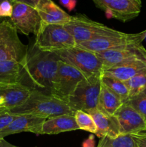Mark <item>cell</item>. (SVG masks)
<instances>
[{
	"label": "cell",
	"mask_w": 146,
	"mask_h": 147,
	"mask_svg": "<svg viewBox=\"0 0 146 147\" xmlns=\"http://www.w3.org/2000/svg\"><path fill=\"white\" fill-rule=\"evenodd\" d=\"M60 59L55 53L40 50L32 45L28 49L22 64L21 83L27 79L28 87L36 90H45L50 94L52 82L57 73Z\"/></svg>",
	"instance_id": "6da1fadb"
},
{
	"label": "cell",
	"mask_w": 146,
	"mask_h": 147,
	"mask_svg": "<svg viewBox=\"0 0 146 147\" xmlns=\"http://www.w3.org/2000/svg\"><path fill=\"white\" fill-rule=\"evenodd\" d=\"M9 112L15 115L30 114L45 119L75 113L67 103L36 89H31L29 96L23 104L11 109Z\"/></svg>",
	"instance_id": "7a4b0ae2"
},
{
	"label": "cell",
	"mask_w": 146,
	"mask_h": 147,
	"mask_svg": "<svg viewBox=\"0 0 146 147\" xmlns=\"http://www.w3.org/2000/svg\"><path fill=\"white\" fill-rule=\"evenodd\" d=\"M64 26L73 36L77 45L99 37L120 35L123 33L93 21L82 14L71 16L70 21Z\"/></svg>",
	"instance_id": "3957f363"
},
{
	"label": "cell",
	"mask_w": 146,
	"mask_h": 147,
	"mask_svg": "<svg viewBox=\"0 0 146 147\" xmlns=\"http://www.w3.org/2000/svg\"><path fill=\"white\" fill-rule=\"evenodd\" d=\"M34 45L40 50L50 53H55L77 45L73 36L64 25L42 22L36 34Z\"/></svg>",
	"instance_id": "277c9868"
},
{
	"label": "cell",
	"mask_w": 146,
	"mask_h": 147,
	"mask_svg": "<svg viewBox=\"0 0 146 147\" xmlns=\"http://www.w3.org/2000/svg\"><path fill=\"white\" fill-rule=\"evenodd\" d=\"M54 53L60 60L78 70L86 79L102 75V64L92 52L75 46Z\"/></svg>",
	"instance_id": "5b68a950"
},
{
	"label": "cell",
	"mask_w": 146,
	"mask_h": 147,
	"mask_svg": "<svg viewBox=\"0 0 146 147\" xmlns=\"http://www.w3.org/2000/svg\"><path fill=\"white\" fill-rule=\"evenodd\" d=\"M28 49L19 40L17 30L10 20L0 22V60L22 63Z\"/></svg>",
	"instance_id": "8992f818"
},
{
	"label": "cell",
	"mask_w": 146,
	"mask_h": 147,
	"mask_svg": "<svg viewBox=\"0 0 146 147\" xmlns=\"http://www.w3.org/2000/svg\"><path fill=\"white\" fill-rule=\"evenodd\" d=\"M84 78L78 70L60 60L57 73L52 82L50 94L58 100L67 103L79 83Z\"/></svg>",
	"instance_id": "52a82bcc"
},
{
	"label": "cell",
	"mask_w": 146,
	"mask_h": 147,
	"mask_svg": "<svg viewBox=\"0 0 146 147\" xmlns=\"http://www.w3.org/2000/svg\"><path fill=\"white\" fill-rule=\"evenodd\" d=\"M102 75L94 76L90 78H84L80 82L74 90L67 104L74 111H83L87 112L97 109L101 87Z\"/></svg>",
	"instance_id": "ba28073f"
},
{
	"label": "cell",
	"mask_w": 146,
	"mask_h": 147,
	"mask_svg": "<svg viewBox=\"0 0 146 147\" xmlns=\"http://www.w3.org/2000/svg\"><path fill=\"white\" fill-rule=\"evenodd\" d=\"M146 37V30L135 34L122 33L120 35L103 37L77 45V47L92 53L124 49L141 45Z\"/></svg>",
	"instance_id": "9c48e42d"
},
{
	"label": "cell",
	"mask_w": 146,
	"mask_h": 147,
	"mask_svg": "<svg viewBox=\"0 0 146 147\" xmlns=\"http://www.w3.org/2000/svg\"><path fill=\"white\" fill-rule=\"evenodd\" d=\"M93 53L102 64V70L136 62H146V49L142 44L120 50Z\"/></svg>",
	"instance_id": "30bf717a"
},
{
	"label": "cell",
	"mask_w": 146,
	"mask_h": 147,
	"mask_svg": "<svg viewBox=\"0 0 146 147\" xmlns=\"http://www.w3.org/2000/svg\"><path fill=\"white\" fill-rule=\"evenodd\" d=\"M10 21L17 30L25 35H36L42 20L35 7L22 2L13 3V12Z\"/></svg>",
	"instance_id": "8fae6325"
},
{
	"label": "cell",
	"mask_w": 146,
	"mask_h": 147,
	"mask_svg": "<svg viewBox=\"0 0 146 147\" xmlns=\"http://www.w3.org/2000/svg\"><path fill=\"white\" fill-rule=\"evenodd\" d=\"M119 124L120 134H133L146 130V121L128 103H123L113 115Z\"/></svg>",
	"instance_id": "7c38bea8"
},
{
	"label": "cell",
	"mask_w": 146,
	"mask_h": 147,
	"mask_svg": "<svg viewBox=\"0 0 146 147\" xmlns=\"http://www.w3.org/2000/svg\"><path fill=\"white\" fill-rule=\"evenodd\" d=\"M31 90L21 83L0 85V112L9 111L21 106L29 98Z\"/></svg>",
	"instance_id": "4fadbf2b"
},
{
	"label": "cell",
	"mask_w": 146,
	"mask_h": 147,
	"mask_svg": "<svg viewBox=\"0 0 146 147\" xmlns=\"http://www.w3.org/2000/svg\"><path fill=\"white\" fill-rule=\"evenodd\" d=\"M47 119L30 114L17 115V117L0 133V139L21 132L42 134V129Z\"/></svg>",
	"instance_id": "5bb4252c"
},
{
	"label": "cell",
	"mask_w": 146,
	"mask_h": 147,
	"mask_svg": "<svg viewBox=\"0 0 146 147\" xmlns=\"http://www.w3.org/2000/svg\"><path fill=\"white\" fill-rule=\"evenodd\" d=\"M141 0H113L104 11L107 18L127 22L140 14Z\"/></svg>",
	"instance_id": "9a60e30c"
},
{
	"label": "cell",
	"mask_w": 146,
	"mask_h": 147,
	"mask_svg": "<svg viewBox=\"0 0 146 147\" xmlns=\"http://www.w3.org/2000/svg\"><path fill=\"white\" fill-rule=\"evenodd\" d=\"M35 8L42 22L44 24L64 25L71 20V15L60 8L52 0H40Z\"/></svg>",
	"instance_id": "2e32d148"
},
{
	"label": "cell",
	"mask_w": 146,
	"mask_h": 147,
	"mask_svg": "<svg viewBox=\"0 0 146 147\" xmlns=\"http://www.w3.org/2000/svg\"><path fill=\"white\" fill-rule=\"evenodd\" d=\"M87 113L91 115L97 126L95 135L97 137L115 138L120 134L118 122L114 116L97 109H91Z\"/></svg>",
	"instance_id": "e0dca14e"
},
{
	"label": "cell",
	"mask_w": 146,
	"mask_h": 147,
	"mask_svg": "<svg viewBox=\"0 0 146 147\" xmlns=\"http://www.w3.org/2000/svg\"><path fill=\"white\" fill-rule=\"evenodd\" d=\"M78 129L74 115L64 114L46 119L42 125V134H58Z\"/></svg>",
	"instance_id": "ac0fdd59"
},
{
	"label": "cell",
	"mask_w": 146,
	"mask_h": 147,
	"mask_svg": "<svg viewBox=\"0 0 146 147\" xmlns=\"http://www.w3.org/2000/svg\"><path fill=\"white\" fill-rule=\"evenodd\" d=\"M146 70V62H136L102 70V76L125 82Z\"/></svg>",
	"instance_id": "d6986e66"
},
{
	"label": "cell",
	"mask_w": 146,
	"mask_h": 147,
	"mask_svg": "<svg viewBox=\"0 0 146 147\" xmlns=\"http://www.w3.org/2000/svg\"><path fill=\"white\" fill-rule=\"evenodd\" d=\"M123 103L120 98L101 82L99 103L97 109L113 116Z\"/></svg>",
	"instance_id": "ffe728a7"
},
{
	"label": "cell",
	"mask_w": 146,
	"mask_h": 147,
	"mask_svg": "<svg viewBox=\"0 0 146 147\" xmlns=\"http://www.w3.org/2000/svg\"><path fill=\"white\" fill-rule=\"evenodd\" d=\"M22 64L0 60V85L21 83Z\"/></svg>",
	"instance_id": "44dd1931"
},
{
	"label": "cell",
	"mask_w": 146,
	"mask_h": 147,
	"mask_svg": "<svg viewBox=\"0 0 146 147\" xmlns=\"http://www.w3.org/2000/svg\"><path fill=\"white\" fill-rule=\"evenodd\" d=\"M97 147H138L131 134H120L115 138L103 136Z\"/></svg>",
	"instance_id": "7402d4cb"
},
{
	"label": "cell",
	"mask_w": 146,
	"mask_h": 147,
	"mask_svg": "<svg viewBox=\"0 0 146 147\" xmlns=\"http://www.w3.org/2000/svg\"><path fill=\"white\" fill-rule=\"evenodd\" d=\"M101 82L114 92L123 103L129 100V89L125 82L104 76L101 77Z\"/></svg>",
	"instance_id": "603a6c76"
},
{
	"label": "cell",
	"mask_w": 146,
	"mask_h": 147,
	"mask_svg": "<svg viewBox=\"0 0 146 147\" xmlns=\"http://www.w3.org/2000/svg\"><path fill=\"white\" fill-rule=\"evenodd\" d=\"M125 83L129 89V99L140 94L146 88V70Z\"/></svg>",
	"instance_id": "cb8c5ba5"
},
{
	"label": "cell",
	"mask_w": 146,
	"mask_h": 147,
	"mask_svg": "<svg viewBox=\"0 0 146 147\" xmlns=\"http://www.w3.org/2000/svg\"><path fill=\"white\" fill-rule=\"evenodd\" d=\"M74 118L79 129L95 134L97 126L91 115L83 111H77L74 113Z\"/></svg>",
	"instance_id": "d4e9b609"
},
{
	"label": "cell",
	"mask_w": 146,
	"mask_h": 147,
	"mask_svg": "<svg viewBox=\"0 0 146 147\" xmlns=\"http://www.w3.org/2000/svg\"><path fill=\"white\" fill-rule=\"evenodd\" d=\"M127 103L138 111L146 121V95L140 93L129 99Z\"/></svg>",
	"instance_id": "484cf974"
},
{
	"label": "cell",
	"mask_w": 146,
	"mask_h": 147,
	"mask_svg": "<svg viewBox=\"0 0 146 147\" xmlns=\"http://www.w3.org/2000/svg\"><path fill=\"white\" fill-rule=\"evenodd\" d=\"M13 12V2L11 0H4L0 3V18H11Z\"/></svg>",
	"instance_id": "4316f807"
},
{
	"label": "cell",
	"mask_w": 146,
	"mask_h": 147,
	"mask_svg": "<svg viewBox=\"0 0 146 147\" xmlns=\"http://www.w3.org/2000/svg\"><path fill=\"white\" fill-rule=\"evenodd\" d=\"M17 115L12 114L9 111L0 112V133L17 117Z\"/></svg>",
	"instance_id": "83f0119b"
},
{
	"label": "cell",
	"mask_w": 146,
	"mask_h": 147,
	"mask_svg": "<svg viewBox=\"0 0 146 147\" xmlns=\"http://www.w3.org/2000/svg\"><path fill=\"white\" fill-rule=\"evenodd\" d=\"M138 147H146V130L140 133L131 134Z\"/></svg>",
	"instance_id": "f1b7e54d"
},
{
	"label": "cell",
	"mask_w": 146,
	"mask_h": 147,
	"mask_svg": "<svg viewBox=\"0 0 146 147\" xmlns=\"http://www.w3.org/2000/svg\"><path fill=\"white\" fill-rule=\"evenodd\" d=\"M92 1L97 8L100 9L104 11L107 9L110 3L113 1V0H92Z\"/></svg>",
	"instance_id": "f546056e"
},
{
	"label": "cell",
	"mask_w": 146,
	"mask_h": 147,
	"mask_svg": "<svg viewBox=\"0 0 146 147\" xmlns=\"http://www.w3.org/2000/svg\"><path fill=\"white\" fill-rule=\"evenodd\" d=\"M60 2L63 7L67 8L69 11H72L76 7L77 0H60Z\"/></svg>",
	"instance_id": "4dcf8cb0"
},
{
	"label": "cell",
	"mask_w": 146,
	"mask_h": 147,
	"mask_svg": "<svg viewBox=\"0 0 146 147\" xmlns=\"http://www.w3.org/2000/svg\"><path fill=\"white\" fill-rule=\"evenodd\" d=\"M82 147H95V139L93 134H90L87 139L82 142Z\"/></svg>",
	"instance_id": "1f68e13d"
},
{
	"label": "cell",
	"mask_w": 146,
	"mask_h": 147,
	"mask_svg": "<svg viewBox=\"0 0 146 147\" xmlns=\"http://www.w3.org/2000/svg\"><path fill=\"white\" fill-rule=\"evenodd\" d=\"M0 147H19L9 143L4 139H0Z\"/></svg>",
	"instance_id": "d6a6232c"
},
{
	"label": "cell",
	"mask_w": 146,
	"mask_h": 147,
	"mask_svg": "<svg viewBox=\"0 0 146 147\" xmlns=\"http://www.w3.org/2000/svg\"><path fill=\"white\" fill-rule=\"evenodd\" d=\"M13 3L14 2H22V3H26V4H30V5H32L35 7L34 3L31 1V0H11Z\"/></svg>",
	"instance_id": "836d02e7"
},
{
	"label": "cell",
	"mask_w": 146,
	"mask_h": 147,
	"mask_svg": "<svg viewBox=\"0 0 146 147\" xmlns=\"http://www.w3.org/2000/svg\"><path fill=\"white\" fill-rule=\"evenodd\" d=\"M39 1H40V0H31V1H32V2L34 3V5H35V6H36V4H37V3H38Z\"/></svg>",
	"instance_id": "e575fe53"
},
{
	"label": "cell",
	"mask_w": 146,
	"mask_h": 147,
	"mask_svg": "<svg viewBox=\"0 0 146 147\" xmlns=\"http://www.w3.org/2000/svg\"><path fill=\"white\" fill-rule=\"evenodd\" d=\"M142 93H143V94L146 95V88H145V90H143V92H142Z\"/></svg>",
	"instance_id": "d590c367"
},
{
	"label": "cell",
	"mask_w": 146,
	"mask_h": 147,
	"mask_svg": "<svg viewBox=\"0 0 146 147\" xmlns=\"http://www.w3.org/2000/svg\"><path fill=\"white\" fill-rule=\"evenodd\" d=\"M3 1H4V0H0V3H1V2H2Z\"/></svg>",
	"instance_id": "8d00e7d4"
},
{
	"label": "cell",
	"mask_w": 146,
	"mask_h": 147,
	"mask_svg": "<svg viewBox=\"0 0 146 147\" xmlns=\"http://www.w3.org/2000/svg\"><path fill=\"white\" fill-rule=\"evenodd\" d=\"M145 40H146V37H145Z\"/></svg>",
	"instance_id": "74e56055"
}]
</instances>
